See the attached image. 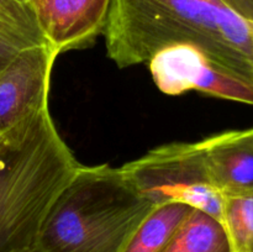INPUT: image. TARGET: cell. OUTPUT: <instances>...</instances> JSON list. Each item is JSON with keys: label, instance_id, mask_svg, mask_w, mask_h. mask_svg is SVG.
Masks as SVG:
<instances>
[{"label": "cell", "instance_id": "cell-10", "mask_svg": "<svg viewBox=\"0 0 253 252\" xmlns=\"http://www.w3.org/2000/svg\"><path fill=\"white\" fill-rule=\"evenodd\" d=\"M163 252H232V247L220 220L193 209Z\"/></svg>", "mask_w": 253, "mask_h": 252}, {"label": "cell", "instance_id": "cell-1", "mask_svg": "<svg viewBox=\"0 0 253 252\" xmlns=\"http://www.w3.org/2000/svg\"><path fill=\"white\" fill-rule=\"evenodd\" d=\"M103 35L120 68L189 43L253 86V0H111Z\"/></svg>", "mask_w": 253, "mask_h": 252}, {"label": "cell", "instance_id": "cell-7", "mask_svg": "<svg viewBox=\"0 0 253 252\" xmlns=\"http://www.w3.org/2000/svg\"><path fill=\"white\" fill-rule=\"evenodd\" d=\"M46 43L57 53L93 44L103 35L111 0H30Z\"/></svg>", "mask_w": 253, "mask_h": 252}, {"label": "cell", "instance_id": "cell-8", "mask_svg": "<svg viewBox=\"0 0 253 252\" xmlns=\"http://www.w3.org/2000/svg\"><path fill=\"white\" fill-rule=\"evenodd\" d=\"M208 172L224 197L253 193V127L200 140Z\"/></svg>", "mask_w": 253, "mask_h": 252}, {"label": "cell", "instance_id": "cell-15", "mask_svg": "<svg viewBox=\"0 0 253 252\" xmlns=\"http://www.w3.org/2000/svg\"><path fill=\"white\" fill-rule=\"evenodd\" d=\"M0 141H1V137H0Z\"/></svg>", "mask_w": 253, "mask_h": 252}, {"label": "cell", "instance_id": "cell-5", "mask_svg": "<svg viewBox=\"0 0 253 252\" xmlns=\"http://www.w3.org/2000/svg\"><path fill=\"white\" fill-rule=\"evenodd\" d=\"M148 66L157 88L167 95L197 90L253 106V86L217 66L194 44L178 43L161 49Z\"/></svg>", "mask_w": 253, "mask_h": 252}, {"label": "cell", "instance_id": "cell-3", "mask_svg": "<svg viewBox=\"0 0 253 252\" xmlns=\"http://www.w3.org/2000/svg\"><path fill=\"white\" fill-rule=\"evenodd\" d=\"M153 207L121 167L79 165L49 208L32 251L124 252Z\"/></svg>", "mask_w": 253, "mask_h": 252}, {"label": "cell", "instance_id": "cell-9", "mask_svg": "<svg viewBox=\"0 0 253 252\" xmlns=\"http://www.w3.org/2000/svg\"><path fill=\"white\" fill-rule=\"evenodd\" d=\"M193 208L182 203L155 205L131 236L124 252H163Z\"/></svg>", "mask_w": 253, "mask_h": 252}, {"label": "cell", "instance_id": "cell-14", "mask_svg": "<svg viewBox=\"0 0 253 252\" xmlns=\"http://www.w3.org/2000/svg\"><path fill=\"white\" fill-rule=\"evenodd\" d=\"M25 252H35V251H32V250H30V251H25Z\"/></svg>", "mask_w": 253, "mask_h": 252}, {"label": "cell", "instance_id": "cell-6", "mask_svg": "<svg viewBox=\"0 0 253 252\" xmlns=\"http://www.w3.org/2000/svg\"><path fill=\"white\" fill-rule=\"evenodd\" d=\"M58 53L48 43L20 49L0 71V137L48 106Z\"/></svg>", "mask_w": 253, "mask_h": 252}, {"label": "cell", "instance_id": "cell-4", "mask_svg": "<svg viewBox=\"0 0 253 252\" xmlns=\"http://www.w3.org/2000/svg\"><path fill=\"white\" fill-rule=\"evenodd\" d=\"M121 169L152 205L182 203L221 221L225 197L210 178L200 141L158 146Z\"/></svg>", "mask_w": 253, "mask_h": 252}, {"label": "cell", "instance_id": "cell-12", "mask_svg": "<svg viewBox=\"0 0 253 252\" xmlns=\"http://www.w3.org/2000/svg\"><path fill=\"white\" fill-rule=\"evenodd\" d=\"M221 221L232 252H253V193L225 197Z\"/></svg>", "mask_w": 253, "mask_h": 252}, {"label": "cell", "instance_id": "cell-13", "mask_svg": "<svg viewBox=\"0 0 253 252\" xmlns=\"http://www.w3.org/2000/svg\"><path fill=\"white\" fill-rule=\"evenodd\" d=\"M20 49L0 32V71L16 56Z\"/></svg>", "mask_w": 253, "mask_h": 252}, {"label": "cell", "instance_id": "cell-11", "mask_svg": "<svg viewBox=\"0 0 253 252\" xmlns=\"http://www.w3.org/2000/svg\"><path fill=\"white\" fill-rule=\"evenodd\" d=\"M30 0H0V32L19 49L46 43Z\"/></svg>", "mask_w": 253, "mask_h": 252}, {"label": "cell", "instance_id": "cell-2", "mask_svg": "<svg viewBox=\"0 0 253 252\" xmlns=\"http://www.w3.org/2000/svg\"><path fill=\"white\" fill-rule=\"evenodd\" d=\"M79 166L48 106L0 141V252L34 249L49 208Z\"/></svg>", "mask_w": 253, "mask_h": 252}]
</instances>
